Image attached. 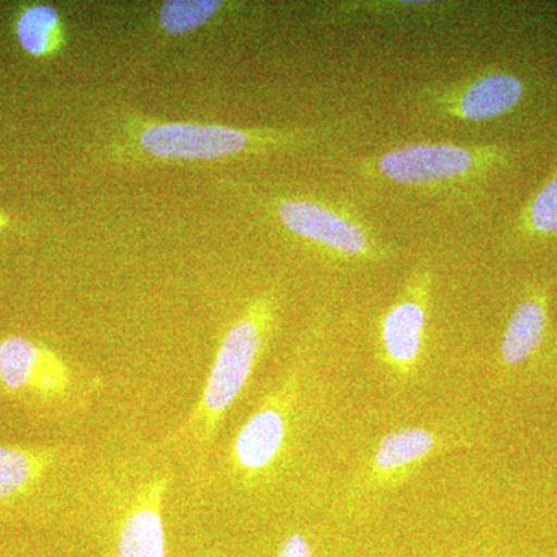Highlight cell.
<instances>
[{"instance_id":"cell-1","label":"cell","mask_w":557,"mask_h":557,"mask_svg":"<svg viewBox=\"0 0 557 557\" xmlns=\"http://www.w3.org/2000/svg\"><path fill=\"white\" fill-rule=\"evenodd\" d=\"M278 300L265 293L248 304L231 325L218 348L199 401L180 428L178 434L194 437L200 445L211 443L231 406L247 387L260 357L276 330Z\"/></svg>"},{"instance_id":"cell-2","label":"cell","mask_w":557,"mask_h":557,"mask_svg":"<svg viewBox=\"0 0 557 557\" xmlns=\"http://www.w3.org/2000/svg\"><path fill=\"white\" fill-rule=\"evenodd\" d=\"M333 127L311 129H242L200 123H141L132 129L131 145L150 159L212 161L244 153L296 150L319 145Z\"/></svg>"},{"instance_id":"cell-3","label":"cell","mask_w":557,"mask_h":557,"mask_svg":"<svg viewBox=\"0 0 557 557\" xmlns=\"http://www.w3.org/2000/svg\"><path fill=\"white\" fill-rule=\"evenodd\" d=\"M507 161L508 150L500 146L412 143L366 161L362 171L395 185L445 189L485 178Z\"/></svg>"},{"instance_id":"cell-4","label":"cell","mask_w":557,"mask_h":557,"mask_svg":"<svg viewBox=\"0 0 557 557\" xmlns=\"http://www.w3.org/2000/svg\"><path fill=\"white\" fill-rule=\"evenodd\" d=\"M270 208L282 228L335 258L347 262H379L387 258V249L346 209L302 197L276 199Z\"/></svg>"},{"instance_id":"cell-5","label":"cell","mask_w":557,"mask_h":557,"mask_svg":"<svg viewBox=\"0 0 557 557\" xmlns=\"http://www.w3.org/2000/svg\"><path fill=\"white\" fill-rule=\"evenodd\" d=\"M299 387L300 370L293 369L287 380L265 398L237 432L231 446L230 463L245 482L269 474L284 456Z\"/></svg>"},{"instance_id":"cell-6","label":"cell","mask_w":557,"mask_h":557,"mask_svg":"<svg viewBox=\"0 0 557 557\" xmlns=\"http://www.w3.org/2000/svg\"><path fill=\"white\" fill-rule=\"evenodd\" d=\"M431 271L417 269L386 310L380 322V354L384 368L399 383L416 379L424 354L429 304H431Z\"/></svg>"},{"instance_id":"cell-7","label":"cell","mask_w":557,"mask_h":557,"mask_svg":"<svg viewBox=\"0 0 557 557\" xmlns=\"http://www.w3.org/2000/svg\"><path fill=\"white\" fill-rule=\"evenodd\" d=\"M522 81L511 73H478L445 86L426 87L416 95L421 112L434 119L482 123L511 112L523 98Z\"/></svg>"},{"instance_id":"cell-8","label":"cell","mask_w":557,"mask_h":557,"mask_svg":"<svg viewBox=\"0 0 557 557\" xmlns=\"http://www.w3.org/2000/svg\"><path fill=\"white\" fill-rule=\"evenodd\" d=\"M453 435L437 429L403 428L384 435L355 482V496L379 494L401 485L426 461L453 445Z\"/></svg>"},{"instance_id":"cell-9","label":"cell","mask_w":557,"mask_h":557,"mask_svg":"<svg viewBox=\"0 0 557 557\" xmlns=\"http://www.w3.org/2000/svg\"><path fill=\"white\" fill-rule=\"evenodd\" d=\"M0 384L9 392L58 398L69 391L72 372L49 347L11 336L0 343Z\"/></svg>"},{"instance_id":"cell-10","label":"cell","mask_w":557,"mask_h":557,"mask_svg":"<svg viewBox=\"0 0 557 557\" xmlns=\"http://www.w3.org/2000/svg\"><path fill=\"white\" fill-rule=\"evenodd\" d=\"M170 479L141 483L116 527L115 557H168L164 498Z\"/></svg>"},{"instance_id":"cell-11","label":"cell","mask_w":557,"mask_h":557,"mask_svg":"<svg viewBox=\"0 0 557 557\" xmlns=\"http://www.w3.org/2000/svg\"><path fill=\"white\" fill-rule=\"evenodd\" d=\"M548 295L534 288L512 310L498 348V366L512 373L541 355L548 339Z\"/></svg>"},{"instance_id":"cell-12","label":"cell","mask_w":557,"mask_h":557,"mask_svg":"<svg viewBox=\"0 0 557 557\" xmlns=\"http://www.w3.org/2000/svg\"><path fill=\"white\" fill-rule=\"evenodd\" d=\"M57 461V450L0 446V502L24 496Z\"/></svg>"},{"instance_id":"cell-13","label":"cell","mask_w":557,"mask_h":557,"mask_svg":"<svg viewBox=\"0 0 557 557\" xmlns=\"http://www.w3.org/2000/svg\"><path fill=\"white\" fill-rule=\"evenodd\" d=\"M22 49L36 58L57 53L64 44L60 11L51 5H33L22 11L16 24Z\"/></svg>"},{"instance_id":"cell-14","label":"cell","mask_w":557,"mask_h":557,"mask_svg":"<svg viewBox=\"0 0 557 557\" xmlns=\"http://www.w3.org/2000/svg\"><path fill=\"white\" fill-rule=\"evenodd\" d=\"M222 10L220 0H168L159 10L160 27L168 35H188L214 20Z\"/></svg>"},{"instance_id":"cell-15","label":"cell","mask_w":557,"mask_h":557,"mask_svg":"<svg viewBox=\"0 0 557 557\" xmlns=\"http://www.w3.org/2000/svg\"><path fill=\"white\" fill-rule=\"evenodd\" d=\"M520 230L541 239L557 234V174L528 203L520 219Z\"/></svg>"},{"instance_id":"cell-16","label":"cell","mask_w":557,"mask_h":557,"mask_svg":"<svg viewBox=\"0 0 557 557\" xmlns=\"http://www.w3.org/2000/svg\"><path fill=\"white\" fill-rule=\"evenodd\" d=\"M277 557H314V552L309 539L304 534L293 533L282 542Z\"/></svg>"},{"instance_id":"cell-17","label":"cell","mask_w":557,"mask_h":557,"mask_svg":"<svg viewBox=\"0 0 557 557\" xmlns=\"http://www.w3.org/2000/svg\"><path fill=\"white\" fill-rule=\"evenodd\" d=\"M0 225H2V222H0Z\"/></svg>"}]
</instances>
